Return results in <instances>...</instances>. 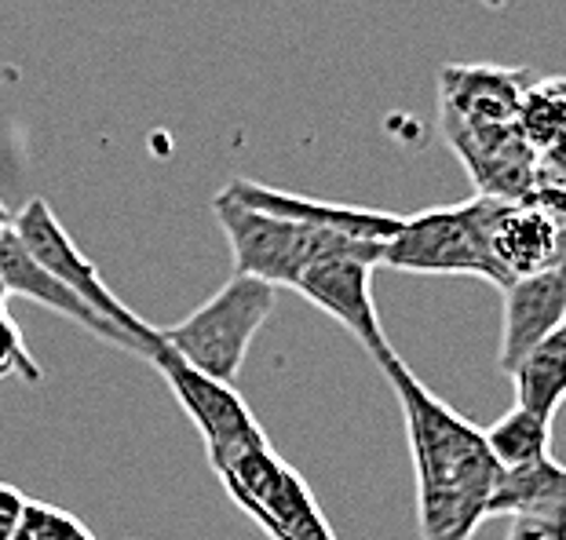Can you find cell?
Listing matches in <instances>:
<instances>
[{"label":"cell","instance_id":"cell-2","mask_svg":"<svg viewBox=\"0 0 566 540\" xmlns=\"http://www.w3.org/2000/svg\"><path fill=\"white\" fill-rule=\"evenodd\" d=\"M530 74L501 66H446L442 128L483 198L520 201L537 187L541 161L520 131Z\"/></svg>","mask_w":566,"mask_h":540},{"label":"cell","instance_id":"cell-5","mask_svg":"<svg viewBox=\"0 0 566 540\" xmlns=\"http://www.w3.org/2000/svg\"><path fill=\"white\" fill-rule=\"evenodd\" d=\"M274 304H279L274 285L234 274L220 293L205 299L195 315L161 329V340L184 362L201 369L205 377L234 383L256 332L274 315Z\"/></svg>","mask_w":566,"mask_h":540},{"label":"cell","instance_id":"cell-3","mask_svg":"<svg viewBox=\"0 0 566 540\" xmlns=\"http://www.w3.org/2000/svg\"><path fill=\"white\" fill-rule=\"evenodd\" d=\"M212 212L223 226L227 242H231L234 274L268 282L274 289H282V285L293 289L296 278L315 260L352 256L380 267L384 256V245L377 242H358V237L340 231H325V226H307L282 220V215L256 212L242 205V201H234L231 194H223V190L216 194Z\"/></svg>","mask_w":566,"mask_h":540},{"label":"cell","instance_id":"cell-18","mask_svg":"<svg viewBox=\"0 0 566 540\" xmlns=\"http://www.w3.org/2000/svg\"><path fill=\"white\" fill-rule=\"evenodd\" d=\"M11 540H95V533L84 526L77 515H70L55 504L30 500L27 519Z\"/></svg>","mask_w":566,"mask_h":540},{"label":"cell","instance_id":"cell-20","mask_svg":"<svg viewBox=\"0 0 566 540\" xmlns=\"http://www.w3.org/2000/svg\"><path fill=\"white\" fill-rule=\"evenodd\" d=\"M504 540H566V515H520Z\"/></svg>","mask_w":566,"mask_h":540},{"label":"cell","instance_id":"cell-1","mask_svg":"<svg viewBox=\"0 0 566 540\" xmlns=\"http://www.w3.org/2000/svg\"><path fill=\"white\" fill-rule=\"evenodd\" d=\"M377 366L406 416L420 540H472L486 522V504L501 478V464L493 460L486 435L472 420L450 410L436 391H428L395 347L377 358Z\"/></svg>","mask_w":566,"mask_h":540},{"label":"cell","instance_id":"cell-14","mask_svg":"<svg viewBox=\"0 0 566 540\" xmlns=\"http://www.w3.org/2000/svg\"><path fill=\"white\" fill-rule=\"evenodd\" d=\"M490 515L520 519V515H566V467L556 457L509 467L497 478V489L486 504Z\"/></svg>","mask_w":566,"mask_h":540},{"label":"cell","instance_id":"cell-22","mask_svg":"<svg viewBox=\"0 0 566 540\" xmlns=\"http://www.w3.org/2000/svg\"><path fill=\"white\" fill-rule=\"evenodd\" d=\"M0 220H4V223H11V212H8V205H4V201H0Z\"/></svg>","mask_w":566,"mask_h":540},{"label":"cell","instance_id":"cell-19","mask_svg":"<svg viewBox=\"0 0 566 540\" xmlns=\"http://www.w3.org/2000/svg\"><path fill=\"white\" fill-rule=\"evenodd\" d=\"M8 377H19L27 383H41L44 380L41 366L33 362L27 343H22L19 326L8 318V310H0V380H8Z\"/></svg>","mask_w":566,"mask_h":540},{"label":"cell","instance_id":"cell-15","mask_svg":"<svg viewBox=\"0 0 566 540\" xmlns=\"http://www.w3.org/2000/svg\"><path fill=\"white\" fill-rule=\"evenodd\" d=\"M509 377L515 388V405L552 424L566 402V326L530 347Z\"/></svg>","mask_w":566,"mask_h":540},{"label":"cell","instance_id":"cell-10","mask_svg":"<svg viewBox=\"0 0 566 540\" xmlns=\"http://www.w3.org/2000/svg\"><path fill=\"white\" fill-rule=\"evenodd\" d=\"M373 263L352 260V256H329L315 260L300 274L293 289L311 299L318 310L336 318L340 326L366 347L369 358L377 362L384 351H391L388 332L380 326L377 304H373Z\"/></svg>","mask_w":566,"mask_h":540},{"label":"cell","instance_id":"cell-8","mask_svg":"<svg viewBox=\"0 0 566 540\" xmlns=\"http://www.w3.org/2000/svg\"><path fill=\"white\" fill-rule=\"evenodd\" d=\"M475 220L483 226L486 248L493 263L509 282L530 278V274L552 271L566 263V234L534 198H472Z\"/></svg>","mask_w":566,"mask_h":540},{"label":"cell","instance_id":"cell-11","mask_svg":"<svg viewBox=\"0 0 566 540\" xmlns=\"http://www.w3.org/2000/svg\"><path fill=\"white\" fill-rule=\"evenodd\" d=\"M0 282H4L8 296L33 299V304L55 310L59 318L74 321V326H81L88 336H95V340L111 343V347H117V351L143 354L150 362V351L136 340V336H128L125 329H117L114 321L95 315V310L84 304L74 289H66L52 271H44L41 263L27 252V245L19 242V234L11 231V226L4 231V237H0Z\"/></svg>","mask_w":566,"mask_h":540},{"label":"cell","instance_id":"cell-21","mask_svg":"<svg viewBox=\"0 0 566 540\" xmlns=\"http://www.w3.org/2000/svg\"><path fill=\"white\" fill-rule=\"evenodd\" d=\"M30 497L11 483H0V540H11L19 533L22 519H27Z\"/></svg>","mask_w":566,"mask_h":540},{"label":"cell","instance_id":"cell-4","mask_svg":"<svg viewBox=\"0 0 566 540\" xmlns=\"http://www.w3.org/2000/svg\"><path fill=\"white\" fill-rule=\"evenodd\" d=\"M209 467L227 497L271 540H336L304 475L274 453L268 435L209 457Z\"/></svg>","mask_w":566,"mask_h":540},{"label":"cell","instance_id":"cell-9","mask_svg":"<svg viewBox=\"0 0 566 540\" xmlns=\"http://www.w3.org/2000/svg\"><path fill=\"white\" fill-rule=\"evenodd\" d=\"M150 366L158 369L161 380L168 383V391L176 394L179 410L195 420L209 457L231 453V449L245 446V442L263 435V427L256 424V416H252L242 394L234 391V383L205 377L201 369L184 362V358H179L165 340H161L158 351H154Z\"/></svg>","mask_w":566,"mask_h":540},{"label":"cell","instance_id":"cell-24","mask_svg":"<svg viewBox=\"0 0 566 540\" xmlns=\"http://www.w3.org/2000/svg\"><path fill=\"white\" fill-rule=\"evenodd\" d=\"M8 226H11V223H4V220H0V237H4V231H8Z\"/></svg>","mask_w":566,"mask_h":540},{"label":"cell","instance_id":"cell-6","mask_svg":"<svg viewBox=\"0 0 566 540\" xmlns=\"http://www.w3.org/2000/svg\"><path fill=\"white\" fill-rule=\"evenodd\" d=\"M380 267L406 274H468V278L497 285L501 293L512 285L490 256L472 201L428 209L409 220L402 215L399 234L384 245Z\"/></svg>","mask_w":566,"mask_h":540},{"label":"cell","instance_id":"cell-12","mask_svg":"<svg viewBox=\"0 0 566 540\" xmlns=\"http://www.w3.org/2000/svg\"><path fill=\"white\" fill-rule=\"evenodd\" d=\"M223 194H231L234 201H242V205L256 209V212L282 215V220L307 223V226H325V231H340V234L358 237V242L388 245L402 226V215H395V212L336 205V201L304 198V194H293V190L252 183V179H234V183H227Z\"/></svg>","mask_w":566,"mask_h":540},{"label":"cell","instance_id":"cell-16","mask_svg":"<svg viewBox=\"0 0 566 540\" xmlns=\"http://www.w3.org/2000/svg\"><path fill=\"white\" fill-rule=\"evenodd\" d=\"M520 131L545 172H566V77L530 81Z\"/></svg>","mask_w":566,"mask_h":540},{"label":"cell","instance_id":"cell-7","mask_svg":"<svg viewBox=\"0 0 566 540\" xmlns=\"http://www.w3.org/2000/svg\"><path fill=\"white\" fill-rule=\"evenodd\" d=\"M11 231L19 234V242L27 245V252L44 271H52L66 289H74L95 315H103L106 321H114L117 329L136 336L154 358V351L161 347V329L143 321L136 310L103 282V274L95 271V263L77 248L74 237L63 231V223H59V215L52 212V205H48L44 198H30L27 205L11 215Z\"/></svg>","mask_w":566,"mask_h":540},{"label":"cell","instance_id":"cell-13","mask_svg":"<svg viewBox=\"0 0 566 540\" xmlns=\"http://www.w3.org/2000/svg\"><path fill=\"white\" fill-rule=\"evenodd\" d=\"M501 369L512 373L515 362L537 347L545 336L566 326V263L552 271L530 274V278L512 282L501 293Z\"/></svg>","mask_w":566,"mask_h":540},{"label":"cell","instance_id":"cell-17","mask_svg":"<svg viewBox=\"0 0 566 540\" xmlns=\"http://www.w3.org/2000/svg\"><path fill=\"white\" fill-rule=\"evenodd\" d=\"M483 435H486V446L493 453V460L501 464V472L534 464L541 457H552V424H545V420L534 416V413L520 410V405L493 420Z\"/></svg>","mask_w":566,"mask_h":540},{"label":"cell","instance_id":"cell-23","mask_svg":"<svg viewBox=\"0 0 566 540\" xmlns=\"http://www.w3.org/2000/svg\"><path fill=\"white\" fill-rule=\"evenodd\" d=\"M4 299H8V289H4V282H0V310H4Z\"/></svg>","mask_w":566,"mask_h":540}]
</instances>
